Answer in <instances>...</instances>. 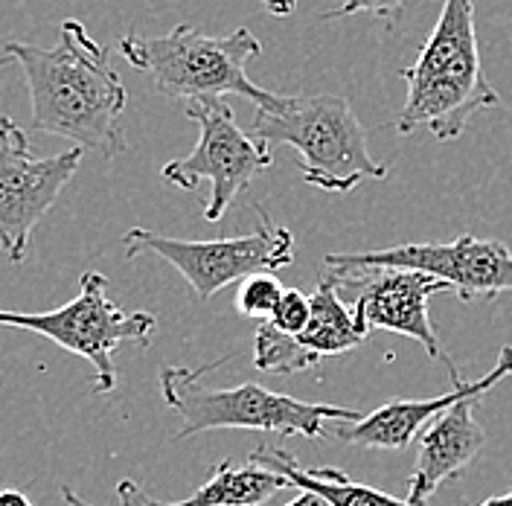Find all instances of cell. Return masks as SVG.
<instances>
[{
	"mask_svg": "<svg viewBox=\"0 0 512 506\" xmlns=\"http://www.w3.org/2000/svg\"><path fill=\"white\" fill-rule=\"evenodd\" d=\"M248 460L283 475L294 489L312 492L329 506H411L405 498H393L382 489L355 483L341 469H303L280 445H259Z\"/></svg>",
	"mask_w": 512,
	"mask_h": 506,
	"instance_id": "cell-14",
	"label": "cell"
},
{
	"mask_svg": "<svg viewBox=\"0 0 512 506\" xmlns=\"http://www.w3.org/2000/svg\"><path fill=\"white\" fill-rule=\"evenodd\" d=\"M478 506H512V489H507L504 495H492V498L480 501Z\"/></svg>",
	"mask_w": 512,
	"mask_h": 506,
	"instance_id": "cell-25",
	"label": "cell"
},
{
	"mask_svg": "<svg viewBox=\"0 0 512 506\" xmlns=\"http://www.w3.org/2000/svg\"><path fill=\"white\" fill-rule=\"evenodd\" d=\"M478 399H460L440 413L422 434L416 451L414 475L408 480L405 501L411 506H428L431 495L454 477H460L486 443V431L475 419Z\"/></svg>",
	"mask_w": 512,
	"mask_h": 506,
	"instance_id": "cell-13",
	"label": "cell"
},
{
	"mask_svg": "<svg viewBox=\"0 0 512 506\" xmlns=\"http://www.w3.org/2000/svg\"><path fill=\"white\" fill-rule=\"evenodd\" d=\"M405 6V0H344L338 9L323 12V21H338V18H352V15H379V18H393L399 9Z\"/></svg>",
	"mask_w": 512,
	"mask_h": 506,
	"instance_id": "cell-20",
	"label": "cell"
},
{
	"mask_svg": "<svg viewBox=\"0 0 512 506\" xmlns=\"http://www.w3.org/2000/svg\"><path fill=\"white\" fill-rule=\"evenodd\" d=\"M286 294L283 283L271 274H254L248 280L239 283L236 291V309L242 317H254V320H271L280 297Z\"/></svg>",
	"mask_w": 512,
	"mask_h": 506,
	"instance_id": "cell-18",
	"label": "cell"
},
{
	"mask_svg": "<svg viewBox=\"0 0 512 506\" xmlns=\"http://www.w3.org/2000/svg\"><path fill=\"white\" fill-rule=\"evenodd\" d=\"M0 326L27 329L56 347L67 349L94 367V390L99 396L117 387L114 355L123 344L149 347L158 326L149 312H128L108 297V280L96 271L79 277V294L53 312H3Z\"/></svg>",
	"mask_w": 512,
	"mask_h": 506,
	"instance_id": "cell-6",
	"label": "cell"
},
{
	"mask_svg": "<svg viewBox=\"0 0 512 506\" xmlns=\"http://www.w3.org/2000/svg\"><path fill=\"white\" fill-rule=\"evenodd\" d=\"M507 376H512V347L501 349L495 370L486 373L483 379L451 384L448 393L431 396V399H393V402H387V405L376 408V411L364 413L355 422L329 425V431L341 443L358 445V448L402 451V448H408L425 431V425H431L451 405H457L460 399H472V396L480 399L483 393H489L498 381H504Z\"/></svg>",
	"mask_w": 512,
	"mask_h": 506,
	"instance_id": "cell-12",
	"label": "cell"
},
{
	"mask_svg": "<svg viewBox=\"0 0 512 506\" xmlns=\"http://www.w3.org/2000/svg\"><path fill=\"white\" fill-rule=\"evenodd\" d=\"M187 117L198 126V143L187 158L169 160L160 169V178L172 187L195 190L201 181H210V198L204 204L207 222H222L230 204L254 184L271 163V146L245 134L236 126L233 108L224 99L190 102Z\"/></svg>",
	"mask_w": 512,
	"mask_h": 506,
	"instance_id": "cell-8",
	"label": "cell"
},
{
	"mask_svg": "<svg viewBox=\"0 0 512 506\" xmlns=\"http://www.w3.org/2000/svg\"><path fill=\"white\" fill-rule=\"evenodd\" d=\"M312 300V317L306 323V329L297 335V344L306 349L312 358H329V355H344L358 349L367 341V329L358 323V317L338 297V285L332 283L326 274L320 277L315 294H309Z\"/></svg>",
	"mask_w": 512,
	"mask_h": 506,
	"instance_id": "cell-15",
	"label": "cell"
},
{
	"mask_svg": "<svg viewBox=\"0 0 512 506\" xmlns=\"http://www.w3.org/2000/svg\"><path fill=\"white\" fill-rule=\"evenodd\" d=\"M323 274L335 285L358 288L352 312L367 332L384 329L411 338L428 352V358L446 367L451 384L463 381L457 364L448 358V352L440 344V335L428 317V297L437 291H448L443 280L411 268H352V271L323 268Z\"/></svg>",
	"mask_w": 512,
	"mask_h": 506,
	"instance_id": "cell-11",
	"label": "cell"
},
{
	"mask_svg": "<svg viewBox=\"0 0 512 506\" xmlns=\"http://www.w3.org/2000/svg\"><path fill=\"white\" fill-rule=\"evenodd\" d=\"M62 498L70 506H91L85 498H79L70 486H62ZM117 498H120V504L123 506H155V501L143 492V486H140V483H134L131 477H126V480H120V483H117Z\"/></svg>",
	"mask_w": 512,
	"mask_h": 506,
	"instance_id": "cell-21",
	"label": "cell"
},
{
	"mask_svg": "<svg viewBox=\"0 0 512 506\" xmlns=\"http://www.w3.org/2000/svg\"><path fill=\"white\" fill-rule=\"evenodd\" d=\"M259 53L262 44L248 27L216 38L192 24H178L155 38L137 32L120 38V56L131 67L149 73L158 94L187 105L224 99L227 94L245 96L256 108L268 105L277 94L254 85L248 76V62Z\"/></svg>",
	"mask_w": 512,
	"mask_h": 506,
	"instance_id": "cell-5",
	"label": "cell"
},
{
	"mask_svg": "<svg viewBox=\"0 0 512 506\" xmlns=\"http://www.w3.org/2000/svg\"><path fill=\"white\" fill-rule=\"evenodd\" d=\"M408 82V99L396 117V134L428 128L437 140H457L469 120L495 108L498 94L480 62L475 0H443L440 18L416 62L399 70Z\"/></svg>",
	"mask_w": 512,
	"mask_h": 506,
	"instance_id": "cell-2",
	"label": "cell"
},
{
	"mask_svg": "<svg viewBox=\"0 0 512 506\" xmlns=\"http://www.w3.org/2000/svg\"><path fill=\"white\" fill-rule=\"evenodd\" d=\"M230 358H219L198 370L190 367H163L160 370V396L169 411L181 416L184 428L175 434L187 440L204 431H271L283 437H306L318 440L329 431V425L355 422L364 413L326 405V402H303L286 393H274L259 384H236V387H210L204 376L224 367Z\"/></svg>",
	"mask_w": 512,
	"mask_h": 506,
	"instance_id": "cell-3",
	"label": "cell"
},
{
	"mask_svg": "<svg viewBox=\"0 0 512 506\" xmlns=\"http://www.w3.org/2000/svg\"><path fill=\"white\" fill-rule=\"evenodd\" d=\"M0 64H3V59H0Z\"/></svg>",
	"mask_w": 512,
	"mask_h": 506,
	"instance_id": "cell-26",
	"label": "cell"
},
{
	"mask_svg": "<svg viewBox=\"0 0 512 506\" xmlns=\"http://www.w3.org/2000/svg\"><path fill=\"white\" fill-rule=\"evenodd\" d=\"M323 268H411L446 283L460 300H495L512 291V251L498 239L457 236L451 242H408L364 253H329Z\"/></svg>",
	"mask_w": 512,
	"mask_h": 506,
	"instance_id": "cell-9",
	"label": "cell"
},
{
	"mask_svg": "<svg viewBox=\"0 0 512 506\" xmlns=\"http://www.w3.org/2000/svg\"><path fill=\"white\" fill-rule=\"evenodd\" d=\"M280 489H291V483L254 460H248V463L222 460L213 466L207 483L201 489H195L190 498H184L178 504L155 501V506H259L268 498H274Z\"/></svg>",
	"mask_w": 512,
	"mask_h": 506,
	"instance_id": "cell-16",
	"label": "cell"
},
{
	"mask_svg": "<svg viewBox=\"0 0 512 506\" xmlns=\"http://www.w3.org/2000/svg\"><path fill=\"white\" fill-rule=\"evenodd\" d=\"M82 149L53 158H32L30 140L9 117H0V251L21 265L32 245V230L82 163Z\"/></svg>",
	"mask_w": 512,
	"mask_h": 506,
	"instance_id": "cell-10",
	"label": "cell"
},
{
	"mask_svg": "<svg viewBox=\"0 0 512 506\" xmlns=\"http://www.w3.org/2000/svg\"><path fill=\"white\" fill-rule=\"evenodd\" d=\"M3 62L24 67L32 102V126L67 137L76 149L111 160L126 152L123 111L128 94L108 50L85 24L62 21L56 47L44 50L6 41Z\"/></svg>",
	"mask_w": 512,
	"mask_h": 506,
	"instance_id": "cell-1",
	"label": "cell"
},
{
	"mask_svg": "<svg viewBox=\"0 0 512 506\" xmlns=\"http://www.w3.org/2000/svg\"><path fill=\"white\" fill-rule=\"evenodd\" d=\"M286 506H329L323 498H318V495H312V492H300L291 504Z\"/></svg>",
	"mask_w": 512,
	"mask_h": 506,
	"instance_id": "cell-24",
	"label": "cell"
},
{
	"mask_svg": "<svg viewBox=\"0 0 512 506\" xmlns=\"http://www.w3.org/2000/svg\"><path fill=\"white\" fill-rule=\"evenodd\" d=\"M309 317H312V300L303 291H297V288H286V294L280 297L274 315H271V320H265V323H271L283 335L297 338L306 329Z\"/></svg>",
	"mask_w": 512,
	"mask_h": 506,
	"instance_id": "cell-19",
	"label": "cell"
},
{
	"mask_svg": "<svg viewBox=\"0 0 512 506\" xmlns=\"http://www.w3.org/2000/svg\"><path fill=\"white\" fill-rule=\"evenodd\" d=\"M254 210L259 213V227L254 233L233 239L187 242L146 227H134L123 236L126 259L158 256L190 283L195 297L210 300L230 283H242L254 274H271L294 262L291 230L271 222L262 204H254Z\"/></svg>",
	"mask_w": 512,
	"mask_h": 506,
	"instance_id": "cell-7",
	"label": "cell"
},
{
	"mask_svg": "<svg viewBox=\"0 0 512 506\" xmlns=\"http://www.w3.org/2000/svg\"><path fill=\"white\" fill-rule=\"evenodd\" d=\"M262 3H265V9H268L271 15H291L297 0H262Z\"/></svg>",
	"mask_w": 512,
	"mask_h": 506,
	"instance_id": "cell-23",
	"label": "cell"
},
{
	"mask_svg": "<svg viewBox=\"0 0 512 506\" xmlns=\"http://www.w3.org/2000/svg\"><path fill=\"white\" fill-rule=\"evenodd\" d=\"M251 134L268 146H291L300 155L303 181L315 190L347 195L361 181L387 178V166L373 160L367 131L344 96H274L256 108Z\"/></svg>",
	"mask_w": 512,
	"mask_h": 506,
	"instance_id": "cell-4",
	"label": "cell"
},
{
	"mask_svg": "<svg viewBox=\"0 0 512 506\" xmlns=\"http://www.w3.org/2000/svg\"><path fill=\"white\" fill-rule=\"evenodd\" d=\"M318 358H312L306 349L297 344V338L277 332L271 323H259L254 338V367L262 373H303L318 367Z\"/></svg>",
	"mask_w": 512,
	"mask_h": 506,
	"instance_id": "cell-17",
	"label": "cell"
},
{
	"mask_svg": "<svg viewBox=\"0 0 512 506\" xmlns=\"http://www.w3.org/2000/svg\"><path fill=\"white\" fill-rule=\"evenodd\" d=\"M0 506H32V501L21 489H0Z\"/></svg>",
	"mask_w": 512,
	"mask_h": 506,
	"instance_id": "cell-22",
	"label": "cell"
}]
</instances>
